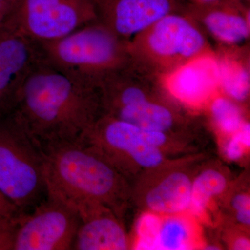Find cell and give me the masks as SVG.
Returning <instances> with one entry per match:
<instances>
[{"label":"cell","mask_w":250,"mask_h":250,"mask_svg":"<svg viewBox=\"0 0 250 250\" xmlns=\"http://www.w3.org/2000/svg\"><path fill=\"white\" fill-rule=\"evenodd\" d=\"M148 44L158 55L188 58L202 50L205 39L187 19L170 13L152 26Z\"/></svg>","instance_id":"9"},{"label":"cell","mask_w":250,"mask_h":250,"mask_svg":"<svg viewBox=\"0 0 250 250\" xmlns=\"http://www.w3.org/2000/svg\"><path fill=\"white\" fill-rule=\"evenodd\" d=\"M205 250H220V248L218 247L215 246H208L206 247Z\"/></svg>","instance_id":"27"},{"label":"cell","mask_w":250,"mask_h":250,"mask_svg":"<svg viewBox=\"0 0 250 250\" xmlns=\"http://www.w3.org/2000/svg\"><path fill=\"white\" fill-rule=\"evenodd\" d=\"M0 121H1V119H0Z\"/></svg>","instance_id":"29"},{"label":"cell","mask_w":250,"mask_h":250,"mask_svg":"<svg viewBox=\"0 0 250 250\" xmlns=\"http://www.w3.org/2000/svg\"><path fill=\"white\" fill-rule=\"evenodd\" d=\"M191 187L187 174L174 172L148 192L146 203L157 214H179L190 207Z\"/></svg>","instance_id":"12"},{"label":"cell","mask_w":250,"mask_h":250,"mask_svg":"<svg viewBox=\"0 0 250 250\" xmlns=\"http://www.w3.org/2000/svg\"><path fill=\"white\" fill-rule=\"evenodd\" d=\"M211 112L215 123L225 134L232 135L244 124L239 108L228 99H215L211 104Z\"/></svg>","instance_id":"18"},{"label":"cell","mask_w":250,"mask_h":250,"mask_svg":"<svg viewBox=\"0 0 250 250\" xmlns=\"http://www.w3.org/2000/svg\"><path fill=\"white\" fill-rule=\"evenodd\" d=\"M47 197L32 212L20 215L13 229L11 250H72L80 217L65 204Z\"/></svg>","instance_id":"6"},{"label":"cell","mask_w":250,"mask_h":250,"mask_svg":"<svg viewBox=\"0 0 250 250\" xmlns=\"http://www.w3.org/2000/svg\"><path fill=\"white\" fill-rule=\"evenodd\" d=\"M218 83V63L205 58L189 62L177 70L171 77L169 88L181 101L197 105L208 100Z\"/></svg>","instance_id":"10"},{"label":"cell","mask_w":250,"mask_h":250,"mask_svg":"<svg viewBox=\"0 0 250 250\" xmlns=\"http://www.w3.org/2000/svg\"><path fill=\"white\" fill-rule=\"evenodd\" d=\"M236 218L238 221L240 223L243 224V225H250V208H246V209H243L237 210Z\"/></svg>","instance_id":"24"},{"label":"cell","mask_w":250,"mask_h":250,"mask_svg":"<svg viewBox=\"0 0 250 250\" xmlns=\"http://www.w3.org/2000/svg\"><path fill=\"white\" fill-rule=\"evenodd\" d=\"M179 0H95L98 20L118 37L134 35L172 13Z\"/></svg>","instance_id":"8"},{"label":"cell","mask_w":250,"mask_h":250,"mask_svg":"<svg viewBox=\"0 0 250 250\" xmlns=\"http://www.w3.org/2000/svg\"><path fill=\"white\" fill-rule=\"evenodd\" d=\"M46 62L39 42L0 26V119L12 110L24 81Z\"/></svg>","instance_id":"7"},{"label":"cell","mask_w":250,"mask_h":250,"mask_svg":"<svg viewBox=\"0 0 250 250\" xmlns=\"http://www.w3.org/2000/svg\"><path fill=\"white\" fill-rule=\"evenodd\" d=\"M250 147V125L244 123L241 129L232 134L225 148V154L229 160H238Z\"/></svg>","instance_id":"20"},{"label":"cell","mask_w":250,"mask_h":250,"mask_svg":"<svg viewBox=\"0 0 250 250\" xmlns=\"http://www.w3.org/2000/svg\"><path fill=\"white\" fill-rule=\"evenodd\" d=\"M219 83L231 98L238 101L246 100L250 93V75L248 70L236 62H224L218 64Z\"/></svg>","instance_id":"17"},{"label":"cell","mask_w":250,"mask_h":250,"mask_svg":"<svg viewBox=\"0 0 250 250\" xmlns=\"http://www.w3.org/2000/svg\"><path fill=\"white\" fill-rule=\"evenodd\" d=\"M226 187V179L220 172L214 170L205 171L192 184L189 208L193 214L203 215L211 199L221 194Z\"/></svg>","instance_id":"16"},{"label":"cell","mask_w":250,"mask_h":250,"mask_svg":"<svg viewBox=\"0 0 250 250\" xmlns=\"http://www.w3.org/2000/svg\"><path fill=\"white\" fill-rule=\"evenodd\" d=\"M161 217L157 213L143 215L136 226V250H153Z\"/></svg>","instance_id":"19"},{"label":"cell","mask_w":250,"mask_h":250,"mask_svg":"<svg viewBox=\"0 0 250 250\" xmlns=\"http://www.w3.org/2000/svg\"><path fill=\"white\" fill-rule=\"evenodd\" d=\"M100 107L98 88L72 80L46 62L24 81L6 117L42 148L79 142L98 119Z\"/></svg>","instance_id":"1"},{"label":"cell","mask_w":250,"mask_h":250,"mask_svg":"<svg viewBox=\"0 0 250 250\" xmlns=\"http://www.w3.org/2000/svg\"><path fill=\"white\" fill-rule=\"evenodd\" d=\"M248 1H249V0H248Z\"/></svg>","instance_id":"30"},{"label":"cell","mask_w":250,"mask_h":250,"mask_svg":"<svg viewBox=\"0 0 250 250\" xmlns=\"http://www.w3.org/2000/svg\"><path fill=\"white\" fill-rule=\"evenodd\" d=\"M97 20L95 0H17L4 25L42 43Z\"/></svg>","instance_id":"5"},{"label":"cell","mask_w":250,"mask_h":250,"mask_svg":"<svg viewBox=\"0 0 250 250\" xmlns=\"http://www.w3.org/2000/svg\"><path fill=\"white\" fill-rule=\"evenodd\" d=\"M233 208L236 210L250 208V197L247 194H239L234 197L232 200Z\"/></svg>","instance_id":"22"},{"label":"cell","mask_w":250,"mask_h":250,"mask_svg":"<svg viewBox=\"0 0 250 250\" xmlns=\"http://www.w3.org/2000/svg\"><path fill=\"white\" fill-rule=\"evenodd\" d=\"M250 249L249 240L246 238H239L233 243V250H248Z\"/></svg>","instance_id":"25"},{"label":"cell","mask_w":250,"mask_h":250,"mask_svg":"<svg viewBox=\"0 0 250 250\" xmlns=\"http://www.w3.org/2000/svg\"><path fill=\"white\" fill-rule=\"evenodd\" d=\"M197 225L189 218L179 214L161 217L153 250H192L197 246Z\"/></svg>","instance_id":"13"},{"label":"cell","mask_w":250,"mask_h":250,"mask_svg":"<svg viewBox=\"0 0 250 250\" xmlns=\"http://www.w3.org/2000/svg\"><path fill=\"white\" fill-rule=\"evenodd\" d=\"M119 39L97 20L64 37L40 44L49 65L98 88L105 78L121 70L125 49Z\"/></svg>","instance_id":"3"},{"label":"cell","mask_w":250,"mask_h":250,"mask_svg":"<svg viewBox=\"0 0 250 250\" xmlns=\"http://www.w3.org/2000/svg\"><path fill=\"white\" fill-rule=\"evenodd\" d=\"M194 1H196L197 3H200V4H205L214 2V1H218V0H194Z\"/></svg>","instance_id":"26"},{"label":"cell","mask_w":250,"mask_h":250,"mask_svg":"<svg viewBox=\"0 0 250 250\" xmlns=\"http://www.w3.org/2000/svg\"><path fill=\"white\" fill-rule=\"evenodd\" d=\"M0 192L22 212L46 192L42 147L8 117L0 121Z\"/></svg>","instance_id":"4"},{"label":"cell","mask_w":250,"mask_h":250,"mask_svg":"<svg viewBox=\"0 0 250 250\" xmlns=\"http://www.w3.org/2000/svg\"><path fill=\"white\" fill-rule=\"evenodd\" d=\"M128 247L124 229L105 208L81 220L72 250H125Z\"/></svg>","instance_id":"11"},{"label":"cell","mask_w":250,"mask_h":250,"mask_svg":"<svg viewBox=\"0 0 250 250\" xmlns=\"http://www.w3.org/2000/svg\"><path fill=\"white\" fill-rule=\"evenodd\" d=\"M205 22L215 37L228 43L241 42L249 35L248 21L231 9L210 10L206 16Z\"/></svg>","instance_id":"15"},{"label":"cell","mask_w":250,"mask_h":250,"mask_svg":"<svg viewBox=\"0 0 250 250\" xmlns=\"http://www.w3.org/2000/svg\"><path fill=\"white\" fill-rule=\"evenodd\" d=\"M42 149L47 196L65 204L81 220L121 197L123 183L116 169L80 143Z\"/></svg>","instance_id":"2"},{"label":"cell","mask_w":250,"mask_h":250,"mask_svg":"<svg viewBox=\"0 0 250 250\" xmlns=\"http://www.w3.org/2000/svg\"><path fill=\"white\" fill-rule=\"evenodd\" d=\"M0 1H3V2H9L15 4L17 1V0H0Z\"/></svg>","instance_id":"28"},{"label":"cell","mask_w":250,"mask_h":250,"mask_svg":"<svg viewBox=\"0 0 250 250\" xmlns=\"http://www.w3.org/2000/svg\"><path fill=\"white\" fill-rule=\"evenodd\" d=\"M22 213L0 192V233L12 228Z\"/></svg>","instance_id":"21"},{"label":"cell","mask_w":250,"mask_h":250,"mask_svg":"<svg viewBox=\"0 0 250 250\" xmlns=\"http://www.w3.org/2000/svg\"><path fill=\"white\" fill-rule=\"evenodd\" d=\"M108 116L121 120L149 131H162L170 129L172 114L167 108L147 100L143 103L113 108Z\"/></svg>","instance_id":"14"},{"label":"cell","mask_w":250,"mask_h":250,"mask_svg":"<svg viewBox=\"0 0 250 250\" xmlns=\"http://www.w3.org/2000/svg\"><path fill=\"white\" fill-rule=\"evenodd\" d=\"M14 4L12 3L0 1V26L4 25L5 21L7 19Z\"/></svg>","instance_id":"23"}]
</instances>
